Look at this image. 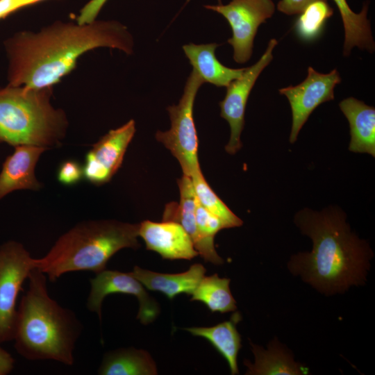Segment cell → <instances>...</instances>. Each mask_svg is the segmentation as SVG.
Here are the masks:
<instances>
[{"label":"cell","mask_w":375,"mask_h":375,"mask_svg":"<svg viewBox=\"0 0 375 375\" xmlns=\"http://www.w3.org/2000/svg\"><path fill=\"white\" fill-rule=\"evenodd\" d=\"M99 47L131 54L133 39L126 26L114 20L85 24L56 22L37 33H17L6 42L8 85L53 87L75 68L82 54Z\"/></svg>","instance_id":"obj_1"},{"label":"cell","mask_w":375,"mask_h":375,"mask_svg":"<svg viewBox=\"0 0 375 375\" xmlns=\"http://www.w3.org/2000/svg\"><path fill=\"white\" fill-rule=\"evenodd\" d=\"M340 209L299 211L295 222L313 243L310 252L292 257L288 268L320 292L343 293L366 281L372 252L367 242L351 232Z\"/></svg>","instance_id":"obj_2"},{"label":"cell","mask_w":375,"mask_h":375,"mask_svg":"<svg viewBox=\"0 0 375 375\" xmlns=\"http://www.w3.org/2000/svg\"><path fill=\"white\" fill-rule=\"evenodd\" d=\"M47 278L35 268L28 277V288L17 310L15 347L30 360H51L72 365L81 323L73 312L50 297Z\"/></svg>","instance_id":"obj_3"},{"label":"cell","mask_w":375,"mask_h":375,"mask_svg":"<svg viewBox=\"0 0 375 375\" xmlns=\"http://www.w3.org/2000/svg\"><path fill=\"white\" fill-rule=\"evenodd\" d=\"M139 224L92 220L62 234L48 253L34 258V267L51 281L72 272L105 269L109 259L124 248L138 249Z\"/></svg>","instance_id":"obj_4"},{"label":"cell","mask_w":375,"mask_h":375,"mask_svg":"<svg viewBox=\"0 0 375 375\" xmlns=\"http://www.w3.org/2000/svg\"><path fill=\"white\" fill-rule=\"evenodd\" d=\"M52 93L53 87L0 89V143L47 149L59 146L68 122L65 112L51 104Z\"/></svg>","instance_id":"obj_5"},{"label":"cell","mask_w":375,"mask_h":375,"mask_svg":"<svg viewBox=\"0 0 375 375\" xmlns=\"http://www.w3.org/2000/svg\"><path fill=\"white\" fill-rule=\"evenodd\" d=\"M203 83L201 76L192 69L178 103L167 108L171 122L170 128L166 131H158L156 133V139L178 161L183 174L190 177L201 169L193 111L197 94Z\"/></svg>","instance_id":"obj_6"},{"label":"cell","mask_w":375,"mask_h":375,"mask_svg":"<svg viewBox=\"0 0 375 375\" xmlns=\"http://www.w3.org/2000/svg\"><path fill=\"white\" fill-rule=\"evenodd\" d=\"M34 268V258L22 244L0 247V342L13 340L17 296Z\"/></svg>","instance_id":"obj_7"},{"label":"cell","mask_w":375,"mask_h":375,"mask_svg":"<svg viewBox=\"0 0 375 375\" xmlns=\"http://www.w3.org/2000/svg\"><path fill=\"white\" fill-rule=\"evenodd\" d=\"M204 7L221 14L229 23L232 37L228 43L233 47V59L238 63H244L250 59L258 26L275 11L272 0H231L226 5Z\"/></svg>","instance_id":"obj_8"},{"label":"cell","mask_w":375,"mask_h":375,"mask_svg":"<svg viewBox=\"0 0 375 375\" xmlns=\"http://www.w3.org/2000/svg\"><path fill=\"white\" fill-rule=\"evenodd\" d=\"M278 44L271 39L260 58L253 65L246 67L242 75L226 87L224 99L219 102L220 116L225 119L231 128V136L225 150L235 154L242 147L240 135L244 125L246 105L250 92L260 73L273 59L272 51Z\"/></svg>","instance_id":"obj_9"},{"label":"cell","mask_w":375,"mask_h":375,"mask_svg":"<svg viewBox=\"0 0 375 375\" xmlns=\"http://www.w3.org/2000/svg\"><path fill=\"white\" fill-rule=\"evenodd\" d=\"M340 81V74L336 69L328 74H321L309 67L307 77L302 83L279 90V93L288 99L292 110L290 143L295 142L312 111L320 104L334 99V88Z\"/></svg>","instance_id":"obj_10"},{"label":"cell","mask_w":375,"mask_h":375,"mask_svg":"<svg viewBox=\"0 0 375 375\" xmlns=\"http://www.w3.org/2000/svg\"><path fill=\"white\" fill-rule=\"evenodd\" d=\"M120 293L135 296L139 301L137 319L144 325L153 322L160 313L158 303L145 290L144 286L131 272L103 269L90 279V291L87 308L101 318V306L109 294Z\"/></svg>","instance_id":"obj_11"},{"label":"cell","mask_w":375,"mask_h":375,"mask_svg":"<svg viewBox=\"0 0 375 375\" xmlns=\"http://www.w3.org/2000/svg\"><path fill=\"white\" fill-rule=\"evenodd\" d=\"M135 133V121L131 119L94 144L85 155L83 178L95 185L109 182L121 167Z\"/></svg>","instance_id":"obj_12"},{"label":"cell","mask_w":375,"mask_h":375,"mask_svg":"<svg viewBox=\"0 0 375 375\" xmlns=\"http://www.w3.org/2000/svg\"><path fill=\"white\" fill-rule=\"evenodd\" d=\"M138 234L148 250L164 259L191 260L199 255L190 237L178 222L143 221L139 224Z\"/></svg>","instance_id":"obj_13"},{"label":"cell","mask_w":375,"mask_h":375,"mask_svg":"<svg viewBox=\"0 0 375 375\" xmlns=\"http://www.w3.org/2000/svg\"><path fill=\"white\" fill-rule=\"evenodd\" d=\"M180 191L178 203H169L164 211L162 221L179 223L190 237L195 249L206 262L221 265L224 260L218 255L215 246L206 243L201 237L195 220V193L191 177L183 174L177 180Z\"/></svg>","instance_id":"obj_14"},{"label":"cell","mask_w":375,"mask_h":375,"mask_svg":"<svg viewBox=\"0 0 375 375\" xmlns=\"http://www.w3.org/2000/svg\"><path fill=\"white\" fill-rule=\"evenodd\" d=\"M47 149L22 144L5 160L0 173V199L18 190H38L41 183L35 175V168L41 154Z\"/></svg>","instance_id":"obj_15"},{"label":"cell","mask_w":375,"mask_h":375,"mask_svg":"<svg viewBox=\"0 0 375 375\" xmlns=\"http://www.w3.org/2000/svg\"><path fill=\"white\" fill-rule=\"evenodd\" d=\"M349 121L351 140L349 149L375 156V109L353 97L339 103Z\"/></svg>","instance_id":"obj_16"},{"label":"cell","mask_w":375,"mask_h":375,"mask_svg":"<svg viewBox=\"0 0 375 375\" xmlns=\"http://www.w3.org/2000/svg\"><path fill=\"white\" fill-rule=\"evenodd\" d=\"M131 273L144 288L160 292L172 300L181 293L192 294L204 276L206 269L197 263L183 273L162 274L135 266Z\"/></svg>","instance_id":"obj_17"},{"label":"cell","mask_w":375,"mask_h":375,"mask_svg":"<svg viewBox=\"0 0 375 375\" xmlns=\"http://www.w3.org/2000/svg\"><path fill=\"white\" fill-rule=\"evenodd\" d=\"M219 46L217 43H190L183 45L182 48L193 69L204 83L226 88L233 81L242 75L245 68L233 69L222 64L215 56V50Z\"/></svg>","instance_id":"obj_18"},{"label":"cell","mask_w":375,"mask_h":375,"mask_svg":"<svg viewBox=\"0 0 375 375\" xmlns=\"http://www.w3.org/2000/svg\"><path fill=\"white\" fill-rule=\"evenodd\" d=\"M255 357L254 363L245 360L247 367L246 374L249 375H303L308 374V369L294 360L289 350L277 339L269 344L268 349L251 342Z\"/></svg>","instance_id":"obj_19"},{"label":"cell","mask_w":375,"mask_h":375,"mask_svg":"<svg viewBox=\"0 0 375 375\" xmlns=\"http://www.w3.org/2000/svg\"><path fill=\"white\" fill-rule=\"evenodd\" d=\"M240 319L238 312H235L230 320L210 327H190L184 330L194 336L204 338L226 360L231 374H239L237 358L241 348V338L236 324Z\"/></svg>","instance_id":"obj_20"},{"label":"cell","mask_w":375,"mask_h":375,"mask_svg":"<svg viewBox=\"0 0 375 375\" xmlns=\"http://www.w3.org/2000/svg\"><path fill=\"white\" fill-rule=\"evenodd\" d=\"M101 375H154L156 365L144 350L134 348L109 351L103 356L98 369Z\"/></svg>","instance_id":"obj_21"},{"label":"cell","mask_w":375,"mask_h":375,"mask_svg":"<svg viewBox=\"0 0 375 375\" xmlns=\"http://www.w3.org/2000/svg\"><path fill=\"white\" fill-rule=\"evenodd\" d=\"M333 1L340 11L344 29V56H349L354 47L372 53L375 46L370 22L367 17V4H364L360 12L356 13L347 0Z\"/></svg>","instance_id":"obj_22"},{"label":"cell","mask_w":375,"mask_h":375,"mask_svg":"<svg viewBox=\"0 0 375 375\" xmlns=\"http://www.w3.org/2000/svg\"><path fill=\"white\" fill-rule=\"evenodd\" d=\"M230 279L217 274L203 276L192 294L191 301L203 303L212 312L225 313L236 310V302L229 288Z\"/></svg>","instance_id":"obj_23"},{"label":"cell","mask_w":375,"mask_h":375,"mask_svg":"<svg viewBox=\"0 0 375 375\" xmlns=\"http://www.w3.org/2000/svg\"><path fill=\"white\" fill-rule=\"evenodd\" d=\"M196 197L210 212L217 217L226 228L240 226L243 222L221 200L206 181L202 172L197 171L192 176Z\"/></svg>","instance_id":"obj_24"},{"label":"cell","mask_w":375,"mask_h":375,"mask_svg":"<svg viewBox=\"0 0 375 375\" xmlns=\"http://www.w3.org/2000/svg\"><path fill=\"white\" fill-rule=\"evenodd\" d=\"M333 10L326 0H317L310 4L301 14L294 24L298 36L304 41L316 40L322 33L327 19Z\"/></svg>","instance_id":"obj_25"},{"label":"cell","mask_w":375,"mask_h":375,"mask_svg":"<svg viewBox=\"0 0 375 375\" xmlns=\"http://www.w3.org/2000/svg\"><path fill=\"white\" fill-rule=\"evenodd\" d=\"M195 220L197 230L202 239L208 244L215 246L214 238L220 230L226 228L225 225L199 202L196 195Z\"/></svg>","instance_id":"obj_26"},{"label":"cell","mask_w":375,"mask_h":375,"mask_svg":"<svg viewBox=\"0 0 375 375\" xmlns=\"http://www.w3.org/2000/svg\"><path fill=\"white\" fill-rule=\"evenodd\" d=\"M83 178V166L74 160L63 161L57 172L58 181L65 185H73Z\"/></svg>","instance_id":"obj_27"},{"label":"cell","mask_w":375,"mask_h":375,"mask_svg":"<svg viewBox=\"0 0 375 375\" xmlns=\"http://www.w3.org/2000/svg\"><path fill=\"white\" fill-rule=\"evenodd\" d=\"M108 0H90L81 10L76 18L79 24H89L94 20Z\"/></svg>","instance_id":"obj_28"},{"label":"cell","mask_w":375,"mask_h":375,"mask_svg":"<svg viewBox=\"0 0 375 375\" xmlns=\"http://www.w3.org/2000/svg\"><path fill=\"white\" fill-rule=\"evenodd\" d=\"M317 0H281L277 9L288 15L301 14L310 4Z\"/></svg>","instance_id":"obj_29"},{"label":"cell","mask_w":375,"mask_h":375,"mask_svg":"<svg viewBox=\"0 0 375 375\" xmlns=\"http://www.w3.org/2000/svg\"><path fill=\"white\" fill-rule=\"evenodd\" d=\"M26 6V0H0V19Z\"/></svg>","instance_id":"obj_30"},{"label":"cell","mask_w":375,"mask_h":375,"mask_svg":"<svg viewBox=\"0 0 375 375\" xmlns=\"http://www.w3.org/2000/svg\"><path fill=\"white\" fill-rule=\"evenodd\" d=\"M15 360L6 350L0 347V375L9 374L14 367Z\"/></svg>","instance_id":"obj_31"},{"label":"cell","mask_w":375,"mask_h":375,"mask_svg":"<svg viewBox=\"0 0 375 375\" xmlns=\"http://www.w3.org/2000/svg\"><path fill=\"white\" fill-rule=\"evenodd\" d=\"M219 3H221V0H219Z\"/></svg>","instance_id":"obj_32"}]
</instances>
